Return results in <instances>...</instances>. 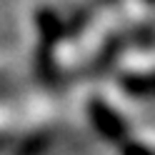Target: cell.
Wrapping results in <instances>:
<instances>
[{"label": "cell", "mask_w": 155, "mask_h": 155, "mask_svg": "<svg viewBox=\"0 0 155 155\" xmlns=\"http://www.w3.org/2000/svg\"><path fill=\"white\" fill-rule=\"evenodd\" d=\"M93 118H95V123H98V128L105 135H110V138H120V135L125 133V125L120 120V115L113 113L108 105H103L100 100H95V105H93Z\"/></svg>", "instance_id": "6da1fadb"}]
</instances>
